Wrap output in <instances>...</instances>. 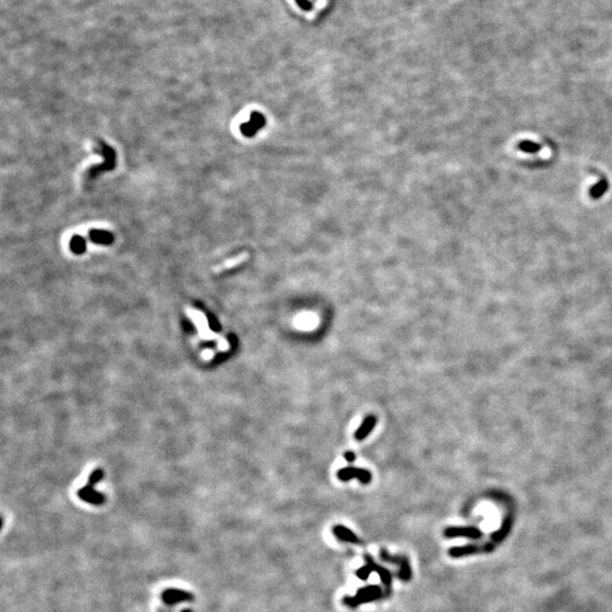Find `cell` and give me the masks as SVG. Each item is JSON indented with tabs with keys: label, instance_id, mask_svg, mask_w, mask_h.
<instances>
[{
	"label": "cell",
	"instance_id": "277c9868",
	"mask_svg": "<svg viewBox=\"0 0 612 612\" xmlns=\"http://www.w3.org/2000/svg\"><path fill=\"white\" fill-rule=\"evenodd\" d=\"M365 562H366V565H368L370 568H371L372 573L373 572L378 573L379 577L382 580L383 585H385V587H386V595H389L390 592H391V579H392L391 573H390L388 569H386V568H383V567L379 566L378 563H376L374 560L372 559V556H369V555H365Z\"/></svg>",
	"mask_w": 612,
	"mask_h": 612
},
{
	"label": "cell",
	"instance_id": "4fadbf2b",
	"mask_svg": "<svg viewBox=\"0 0 612 612\" xmlns=\"http://www.w3.org/2000/svg\"><path fill=\"white\" fill-rule=\"evenodd\" d=\"M371 573H372L371 568H370L368 565H365L364 567H361V568L356 572V575H357L359 579L366 580L370 577V575H371Z\"/></svg>",
	"mask_w": 612,
	"mask_h": 612
},
{
	"label": "cell",
	"instance_id": "9a60e30c",
	"mask_svg": "<svg viewBox=\"0 0 612 612\" xmlns=\"http://www.w3.org/2000/svg\"><path fill=\"white\" fill-rule=\"evenodd\" d=\"M344 457L346 458V461H347L348 463H352V462H354L355 459H356V455L354 454V452H352V451H346L345 454H344Z\"/></svg>",
	"mask_w": 612,
	"mask_h": 612
},
{
	"label": "cell",
	"instance_id": "5b68a950",
	"mask_svg": "<svg viewBox=\"0 0 612 612\" xmlns=\"http://www.w3.org/2000/svg\"><path fill=\"white\" fill-rule=\"evenodd\" d=\"M161 599L166 604H168V606H174V604H178L182 602H186V601L193 600V595L191 593L186 592V591L169 589L162 593Z\"/></svg>",
	"mask_w": 612,
	"mask_h": 612
},
{
	"label": "cell",
	"instance_id": "7a4b0ae2",
	"mask_svg": "<svg viewBox=\"0 0 612 612\" xmlns=\"http://www.w3.org/2000/svg\"><path fill=\"white\" fill-rule=\"evenodd\" d=\"M380 559H382L383 561H386V562L398 565L399 566V572H398L399 578L402 579L403 582H408V580H410L411 569L409 565V560H408L407 556H392V555H390L386 549H381V551H380Z\"/></svg>",
	"mask_w": 612,
	"mask_h": 612
},
{
	"label": "cell",
	"instance_id": "5bb4252c",
	"mask_svg": "<svg viewBox=\"0 0 612 612\" xmlns=\"http://www.w3.org/2000/svg\"><path fill=\"white\" fill-rule=\"evenodd\" d=\"M295 1L297 3V6H298L302 10H305V12H309V10L313 8L312 2H311L310 0H295Z\"/></svg>",
	"mask_w": 612,
	"mask_h": 612
},
{
	"label": "cell",
	"instance_id": "30bf717a",
	"mask_svg": "<svg viewBox=\"0 0 612 612\" xmlns=\"http://www.w3.org/2000/svg\"><path fill=\"white\" fill-rule=\"evenodd\" d=\"M376 424V417L373 416V415H370L363 421V423L361 424V427L357 428V431L355 432V439L358 441L364 440V439L368 437V435L371 433V431L374 428Z\"/></svg>",
	"mask_w": 612,
	"mask_h": 612
},
{
	"label": "cell",
	"instance_id": "ba28073f",
	"mask_svg": "<svg viewBox=\"0 0 612 612\" xmlns=\"http://www.w3.org/2000/svg\"><path fill=\"white\" fill-rule=\"evenodd\" d=\"M333 533L334 537H336L338 540L341 542H348V543H352V544H361V540H359L357 535L349 530V528L341 526V525H337L333 528Z\"/></svg>",
	"mask_w": 612,
	"mask_h": 612
},
{
	"label": "cell",
	"instance_id": "52a82bcc",
	"mask_svg": "<svg viewBox=\"0 0 612 612\" xmlns=\"http://www.w3.org/2000/svg\"><path fill=\"white\" fill-rule=\"evenodd\" d=\"M482 532L475 527H449L445 531V538L465 537L473 540H479L482 538Z\"/></svg>",
	"mask_w": 612,
	"mask_h": 612
},
{
	"label": "cell",
	"instance_id": "6da1fadb",
	"mask_svg": "<svg viewBox=\"0 0 612 612\" xmlns=\"http://www.w3.org/2000/svg\"><path fill=\"white\" fill-rule=\"evenodd\" d=\"M385 596L382 589L378 585H369L358 590L355 596H346L342 600L345 606L349 608H357L361 604H365L373 601H378Z\"/></svg>",
	"mask_w": 612,
	"mask_h": 612
},
{
	"label": "cell",
	"instance_id": "3957f363",
	"mask_svg": "<svg viewBox=\"0 0 612 612\" xmlns=\"http://www.w3.org/2000/svg\"><path fill=\"white\" fill-rule=\"evenodd\" d=\"M337 476H338V479H339L340 481H344V482H347V481L352 480V479H357L359 482L363 484H369L372 480L371 473H370L368 469L356 468V467L342 468L337 473Z\"/></svg>",
	"mask_w": 612,
	"mask_h": 612
},
{
	"label": "cell",
	"instance_id": "8992f818",
	"mask_svg": "<svg viewBox=\"0 0 612 612\" xmlns=\"http://www.w3.org/2000/svg\"><path fill=\"white\" fill-rule=\"evenodd\" d=\"M493 550V545L486 544L484 546L481 545H465V546H456V548H451L449 550V555L454 558H459V556H468V555H475V553H481L484 551H492Z\"/></svg>",
	"mask_w": 612,
	"mask_h": 612
},
{
	"label": "cell",
	"instance_id": "2e32d148",
	"mask_svg": "<svg viewBox=\"0 0 612 612\" xmlns=\"http://www.w3.org/2000/svg\"><path fill=\"white\" fill-rule=\"evenodd\" d=\"M184 612H192V611H189V610H185Z\"/></svg>",
	"mask_w": 612,
	"mask_h": 612
},
{
	"label": "cell",
	"instance_id": "9c48e42d",
	"mask_svg": "<svg viewBox=\"0 0 612 612\" xmlns=\"http://www.w3.org/2000/svg\"><path fill=\"white\" fill-rule=\"evenodd\" d=\"M247 260H248V253H247V252H243V253L238 254L237 257L228 259L227 261L223 262V263H221L220 265H217V267H214L213 271L218 273V272H223V271L229 270V269L238 267V265H241V263H244V262H246Z\"/></svg>",
	"mask_w": 612,
	"mask_h": 612
},
{
	"label": "cell",
	"instance_id": "7c38bea8",
	"mask_svg": "<svg viewBox=\"0 0 612 612\" xmlns=\"http://www.w3.org/2000/svg\"><path fill=\"white\" fill-rule=\"evenodd\" d=\"M71 247L75 253H83L85 250V241L82 237L75 236L71 241Z\"/></svg>",
	"mask_w": 612,
	"mask_h": 612
},
{
	"label": "cell",
	"instance_id": "8fae6325",
	"mask_svg": "<svg viewBox=\"0 0 612 612\" xmlns=\"http://www.w3.org/2000/svg\"><path fill=\"white\" fill-rule=\"evenodd\" d=\"M90 237L93 241L99 244H110L112 241V235L105 230H92L90 233Z\"/></svg>",
	"mask_w": 612,
	"mask_h": 612
}]
</instances>
